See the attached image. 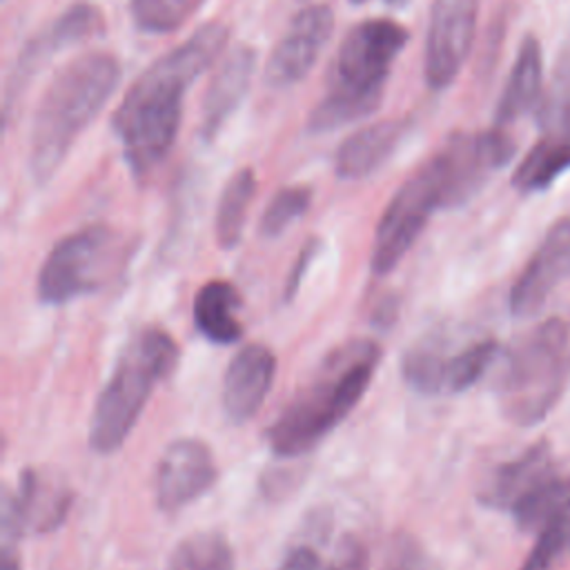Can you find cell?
Here are the masks:
<instances>
[{
  "instance_id": "obj_32",
  "label": "cell",
  "mask_w": 570,
  "mask_h": 570,
  "mask_svg": "<svg viewBox=\"0 0 570 570\" xmlns=\"http://www.w3.org/2000/svg\"><path fill=\"white\" fill-rule=\"evenodd\" d=\"M381 570H441L412 534H396L385 550Z\"/></svg>"
},
{
  "instance_id": "obj_1",
  "label": "cell",
  "mask_w": 570,
  "mask_h": 570,
  "mask_svg": "<svg viewBox=\"0 0 570 570\" xmlns=\"http://www.w3.org/2000/svg\"><path fill=\"white\" fill-rule=\"evenodd\" d=\"M227 38L229 29L223 22L200 24L127 89L111 116V129L136 178L149 176L171 151L183 118V98L189 85L220 56Z\"/></svg>"
},
{
  "instance_id": "obj_30",
  "label": "cell",
  "mask_w": 570,
  "mask_h": 570,
  "mask_svg": "<svg viewBox=\"0 0 570 570\" xmlns=\"http://www.w3.org/2000/svg\"><path fill=\"white\" fill-rule=\"evenodd\" d=\"M537 122L541 136L570 134V69L559 67L552 87L543 94L537 107Z\"/></svg>"
},
{
  "instance_id": "obj_28",
  "label": "cell",
  "mask_w": 570,
  "mask_h": 570,
  "mask_svg": "<svg viewBox=\"0 0 570 570\" xmlns=\"http://www.w3.org/2000/svg\"><path fill=\"white\" fill-rule=\"evenodd\" d=\"M445 361L448 356L434 347H412L401 361V374L421 394H445Z\"/></svg>"
},
{
  "instance_id": "obj_10",
  "label": "cell",
  "mask_w": 570,
  "mask_h": 570,
  "mask_svg": "<svg viewBox=\"0 0 570 570\" xmlns=\"http://www.w3.org/2000/svg\"><path fill=\"white\" fill-rule=\"evenodd\" d=\"M105 31V16L98 7L78 2L53 18L47 27H42L33 38L20 49L4 85V120L13 105L27 91L33 73H38L58 51L82 45Z\"/></svg>"
},
{
  "instance_id": "obj_12",
  "label": "cell",
  "mask_w": 570,
  "mask_h": 570,
  "mask_svg": "<svg viewBox=\"0 0 570 570\" xmlns=\"http://www.w3.org/2000/svg\"><path fill=\"white\" fill-rule=\"evenodd\" d=\"M570 278V216L554 220L510 289V312L534 316L550 294Z\"/></svg>"
},
{
  "instance_id": "obj_34",
  "label": "cell",
  "mask_w": 570,
  "mask_h": 570,
  "mask_svg": "<svg viewBox=\"0 0 570 570\" xmlns=\"http://www.w3.org/2000/svg\"><path fill=\"white\" fill-rule=\"evenodd\" d=\"M316 252H318V240H316V238H309V240L305 243V247L301 249V254H298V258H296V263H294V267H292V272H289V276H287L285 289H283L285 301H289V298L296 296V292H298V287H301V281H303V276H305V272H307L312 258L316 256Z\"/></svg>"
},
{
  "instance_id": "obj_11",
  "label": "cell",
  "mask_w": 570,
  "mask_h": 570,
  "mask_svg": "<svg viewBox=\"0 0 570 570\" xmlns=\"http://www.w3.org/2000/svg\"><path fill=\"white\" fill-rule=\"evenodd\" d=\"M479 0H432L423 71L432 89H445L459 76L476 31Z\"/></svg>"
},
{
  "instance_id": "obj_23",
  "label": "cell",
  "mask_w": 570,
  "mask_h": 570,
  "mask_svg": "<svg viewBox=\"0 0 570 570\" xmlns=\"http://www.w3.org/2000/svg\"><path fill=\"white\" fill-rule=\"evenodd\" d=\"M254 194L256 174L249 167L238 169L223 187L216 209V240L223 249H232L238 245Z\"/></svg>"
},
{
  "instance_id": "obj_35",
  "label": "cell",
  "mask_w": 570,
  "mask_h": 570,
  "mask_svg": "<svg viewBox=\"0 0 570 570\" xmlns=\"http://www.w3.org/2000/svg\"><path fill=\"white\" fill-rule=\"evenodd\" d=\"M281 570H323V561L314 548L298 546L287 552Z\"/></svg>"
},
{
  "instance_id": "obj_21",
  "label": "cell",
  "mask_w": 570,
  "mask_h": 570,
  "mask_svg": "<svg viewBox=\"0 0 570 570\" xmlns=\"http://www.w3.org/2000/svg\"><path fill=\"white\" fill-rule=\"evenodd\" d=\"M238 312L240 296L227 281L205 283L194 298V323L198 332L218 345H232L243 336Z\"/></svg>"
},
{
  "instance_id": "obj_7",
  "label": "cell",
  "mask_w": 570,
  "mask_h": 570,
  "mask_svg": "<svg viewBox=\"0 0 570 570\" xmlns=\"http://www.w3.org/2000/svg\"><path fill=\"white\" fill-rule=\"evenodd\" d=\"M125 258V240L107 225L82 227L58 240L38 272V298L65 305L107 285Z\"/></svg>"
},
{
  "instance_id": "obj_6",
  "label": "cell",
  "mask_w": 570,
  "mask_h": 570,
  "mask_svg": "<svg viewBox=\"0 0 570 570\" xmlns=\"http://www.w3.org/2000/svg\"><path fill=\"white\" fill-rule=\"evenodd\" d=\"M568 323L548 318L508 350L494 390L512 423L537 425L557 405L568 372Z\"/></svg>"
},
{
  "instance_id": "obj_17",
  "label": "cell",
  "mask_w": 570,
  "mask_h": 570,
  "mask_svg": "<svg viewBox=\"0 0 570 570\" xmlns=\"http://www.w3.org/2000/svg\"><path fill=\"white\" fill-rule=\"evenodd\" d=\"M256 69V51L247 45L234 47L212 76L200 109V138L214 140L229 116L247 96Z\"/></svg>"
},
{
  "instance_id": "obj_37",
  "label": "cell",
  "mask_w": 570,
  "mask_h": 570,
  "mask_svg": "<svg viewBox=\"0 0 570 570\" xmlns=\"http://www.w3.org/2000/svg\"><path fill=\"white\" fill-rule=\"evenodd\" d=\"M352 2H354V4H361V2H365V0H352Z\"/></svg>"
},
{
  "instance_id": "obj_29",
  "label": "cell",
  "mask_w": 570,
  "mask_h": 570,
  "mask_svg": "<svg viewBox=\"0 0 570 570\" xmlns=\"http://www.w3.org/2000/svg\"><path fill=\"white\" fill-rule=\"evenodd\" d=\"M312 203V189L307 185H289L278 189L265 207L258 232L265 238L281 236L294 220H298Z\"/></svg>"
},
{
  "instance_id": "obj_3",
  "label": "cell",
  "mask_w": 570,
  "mask_h": 570,
  "mask_svg": "<svg viewBox=\"0 0 570 570\" xmlns=\"http://www.w3.org/2000/svg\"><path fill=\"white\" fill-rule=\"evenodd\" d=\"M376 365L379 347L372 341L361 338L338 347L323 363L321 374L267 428L269 448L281 456L314 450L363 399Z\"/></svg>"
},
{
  "instance_id": "obj_15",
  "label": "cell",
  "mask_w": 570,
  "mask_h": 570,
  "mask_svg": "<svg viewBox=\"0 0 570 570\" xmlns=\"http://www.w3.org/2000/svg\"><path fill=\"white\" fill-rule=\"evenodd\" d=\"M71 505V492L56 476L24 470L16 492H4L2 525L4 539L20 537L24 530H53L62 523Z\"/></svg>"
},
{
  "instance_id": "obj_14",
  "label": "cell",
  "mask_w": 570,
  "mask_h": 570,
  "mask_svg": "<svg viewBox=\"0 0 570 570\" xmlns=\"http://www.w3.org/2000/svg\"><path fill=\"white\" fill-rule=\"evenodd\" d=\"M332 29L334 13L327 4H309L301 9L269 56L265 69L267 82L272 87H289L303 80L327 45Z\"/></svg>"
},
{
  "instance_id": "obj_25",
  "label": "cell",
  "mask_w": 570,
  "mask_h": 570,
  "mask_svg": "<svg viewBox=\"0 0 570 570\" xmlns=\"http://www.w3.org/2000/svg\"><path fill=\"white\" fill-rule=\"evenodd\" d=\"M167 570H234V554L220 532H194L174 548Z\"/></svg>"
},
{
  "instance_id": "obj_27",
  "label": "cell",
  "mask_w": 570,
  "mask_h": 570,
  "mask_svg": "<svg viewBox=\"0 0 570 570\" xmlns=\"http://www.w3.org/2000/svg\"><path fill=\"white\" fill-rule=\"evenodd\" d=\"M200 4L203 0H131V16L147 33H169L183 27Z\"/></svg>"
},
{
  "instance_id": "obj_18",
  "label": "cell",
  "mask_w": 570,
  "mask_h": 570,
  "mask_svg": "<svg viewBox=\"0 0 570 570\" xmlns=\"http://www.w3.org/2000/svg\"><path fill=\"white\" fill-rule=\"evenodd\" d=\"M554 461L548 441H539L517 459L501 463L483 483L479 501L494 510H510L543 481L554 476Z\"/></svg>"
},
{
  "instance_id": "obj_5",
  "label": "cell",
  "mask_w": 570,
  "mask_h": 570,
  "mask_svg": "<svg viewBox=\"0 0 570 570\" xmlns=\"http://www.w3.org/2000/svg\"><path fill=\"white\" fill-rule=\"evenodd\" d=\"M176 363L178 345L165 330L145 327L131 338L91 414L89 443L96 452L109 454L125 443L154 385L167 379Z\"/></svg>"
},
{
  "instance_id": "obj_33",
  "label": "cell",
  "mask_w": 570,
  "mask_h": 570,
  "mask_svg": "<svg viewBox=\"0 0 570 570\" xmlns=\"http://www.w3.org/2000/svg\"><path fill=\"white\" fill-rule=\"evenodd\" d=\"M327 570H367V550L363 548L361 541L347 537L341 543V548Z\"/></svg>"
},
{
  "instance_id": "obj_31",
  "label": "cell",
  "mask_w": 570,
  "mask_h": 570,
  "mask_svg": "<svg viewBox=\"0 0 570 570\" xmlns=\"http://www.w3.org/2000/svg\"><path fill=\"white\" fill-rule=\"evenodd\" d=\"M570 554V514L550 521L539 530V539L521 570H554Z\"/></svg>"
},
{
  "instance_id": "obj_4",
  "label": "cell",
  "mask_w": 570,
  "mask_h": 570,
  "mask_svg": "<svg viewBox=\"0 0 570 570\" xmlns=\"http://www.w3.org/2000/svg\"><path fill=\"white\" fill-rule=\"evenodd\" d=\"M405 42L407 29L390 18H372L352 27L332 62L327 91L307 118V129L325 134L372 114Z\"/></svg>"
},
{
  "instance_id": "obj_24",
  "label": "cell",
  "mask_w": 570,
  "mask_h": 570,
  "mask_svg": "<svg viewBox=\"0 0 570 570\" xmlns=\"http://www.w3.org/2000/svg\"><path fill=\"white\" fill-rule=\"evenodd\" d=\"M563 514H570V479H561L557 474L512 508L514 523L523 532H539Z\"/></svg>"
},
{
  "instance_id": "obj_22",
  "label": "cell",
  "mask_w": 570,
  "mask_h": 570,
  "mask_svg": "<svg viewBox=\"0 0 570 570\" xmlns=\"http://www.w3.org/2000/svg\"><path fill=\"white\" fill-rule=\"evenodd\" d=\"M570 169V134L541 136L512 174V187L521 194L548 189Z\"/></svg>"
},
{
  "instance_id": "obj_20",
  "label": "cell",
  "mask_w": 570,
  "mask_h": 570,
  "mask_svg": "<svg viewBox=\"0 0 570 570\" xmlns=\"http://www.w3.org/2000/svg\"><path fill=\"white\" fill-rule=\"evenodd\" d=\"M543 91V56L541 45L534 36H525L519 45L514 65L505 80L503 94L497 102L494 111V127L508 129L530 109L541 102Z\"/></svg>"
},
{
  "instance_id": "obj_19",
  "label": "cell",
  "mask_w": 570,
  "mask_h": 570,
  "mask_svg": "<svg viewBox=\"0 0 570 570\" xmlns=\"http://www.w3.org/2000/svg\"><path fill=\"white\" fill-rule=\"evenodd\" d=\"M410 129L407 118L381 120L376 125H367L343 140L334 156L336 176L343 180H358L376 171L392 151L401 145Z\"/></svg>"
},
{
  "instance_id": "obj_8",
  "label": "cell",
  "mask_w": 570,
  "mask_h": 570,
  "mask_svg": "<svg viewBox=\"0 0 570 570\" xmlns=\"http://www.w3.org/2000/svg\"><path fill=\"white\" fill-rule=\"evenodd\" d=\"M436 209H445L443 189L434 163L425 160L399 187L379 220L372 247V272L379 276L392 272Z\"/></svg>"
},
{
  "instance_id": "obj_9",
  "label": "cell",
  "mask_w": 570,
  "mask_h": 570,
  "mask_svg": "<svg viewBox=\"0 0 570 570\" xmlns=\"http://www.w3.org/2000/svg\"><path fill=\"white\" fill-rule=\"evenodd\" d=\"M512 156L514 140L505 129L452 134L430 158L441 180L445 209L468 203Z\"/></svg>"
},
{
  "instance_id": "obj_13",
  "label": "cell",
  "mask_w": 570,
  "mask_h": 570,
  "mask_svg": "<svg viewBox=\"0 0 570 570\" xmlns=\"http://www.w3.org/2000/svg\"><path fill=\"white\" fill-rule=\"evenodd\" d=\"M216 476L214 454L205 441L176 439L165 448L156 468V503L165 512L180 510L203 497Z\"/></svg>"
},
{
  "instance_id": "obj_16",
  "label": "cell",
  "mask_w": 570,
  "mask_h": 570,
  "mask_svg": "<svg viewBox=\"0 0 570 570\" xmlns=\"http://www.w3.org/2000/svg\"><path fill=\"white\" fill-rule=\"evenodd\" d=\"M276 358L269 347L249 343L234 354L223 379V410L232 423L249 421L272 390Z\"/></svg>"
},
{
  "instance_id": "obj_26",
  "label": "cell",
  "mask_w": 570,
  "mask_h": 570,
  "mask_svg": "<svg viewBox=\"0 0 570 570\" xmlns=\"http://www.w3.org/2000/svg\"><path fill=\"white\" fill-rule=\"evenodd\" d=\"M499 345L492 338L468 345L445 361V394H459L472 387L494 363Z\"/></svg>"
},
{
  "instance_id": "obj_36",
  "label": "cell",
  "mask_w": 570,
  "mask_h": 570,
  "mask_svg": "<svg viewBox=\"0 0 570 570\" xmlns=\"http://www.w3.org/2000/svg\"><path fill=\"white\" fill-rule=\"evenodd\" d=\"M2 570H20V563L16 559V554L11 552V546L4 543V552H2Z\"/></svg>"
},
{
  "instance_id": "obj_2",
  "label": "cell",
  "mask_w": 570,
  "mask_h": 570,
  "mask_svg": "<svg viewBox=\"0 0 570 570\" xmlns=\"http://www.w3.org/2000/svg\"><path fill=\"white\" fill-rule=\"evenodd\" d=\"M120 80V62L105 51H91L67 62L45 89L29 140V171L47 183L65 163L87 125L102 111Z\"/></svg>"
}]
</instances>
